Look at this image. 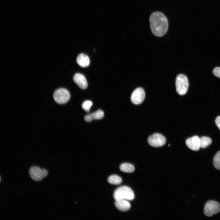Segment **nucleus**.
I'll return each mask as SVG.
<instances>
[{
	"label": "nucleus",
	"mask_w": 220,
	"mask_h": 220,
	"mask_svg": "<svg viewBox=\"0 0 220 220\" xmlns=\"http://www.w3.org/2000/svg\"><path fill=\"white\" fill-rule=\"evenodd\" d=\"M115 205L116 208L121 211H126L130 207V204L126 200L121 199L116 200Z\"/></svg>",
	"instance_id": "f8f14e48"
},
{
	"label": "nucleus",
	"mask_w": 220,
	"mask_h": 220,
	"mask_svg": "<svg viewBox=\"0 0 220 220\" xmlns=\"http://www.w3.org/2000/svg\"><path fill=\"white\" fill-rule=\"evenodd\" d=\"M104 112L101 110H98L90 114L86 115L84 117L85 120L89 122L94 119H100L104 117Z\"/></svg>",
	"instance_id": "9b49d317"
},
{
	"label": "nucleus",
	"mask_w": 220,
	"mask_h": 220,
	"mask_svg": "<svg viewBox=\"0 0 220 220\" xmlns=\"http://www.w3.org/2000/svg\"><path fill=\"white\" fill-rule=\"evenodd\" d=\"M212 142L211 139L207 137L204 136L200 138V147L204 148L210 145Z\"/></svg>",
	"instance_id": "dca6fc26"
},
{
	"label": "nucleus",
	"mask_w": 220,
	"mask_h": 220,
	"mask_svg": "<svg viewBox=\"0 0 220 220\" xmlns=\"http://www.w3.org/2000/svg\"><path fill=\"white\" fill-rule=\"evenodd\" d=\"M213 74L216 77L220 78V67H217L213 70Z\"/></svg>",
	"instance_id": "6ab92c4d"
},
{
	"label": "nucleus",
	"mask_w": 220,
	"mask_h": 220,
	"mask_svg": "<svg viewBox=\"0 0 220 220\" xmlns=\"http://www.w3.org/2000/svg\"><path fill=\"white\" fill-rule=\"evenodd\" d=\"M134 196L133 191L127 186H122L118 188L114 194V197L116 200L121 199L133 200Z\"/></svg>",
	"instance_id": "f03ea898"
},
{
	"label": "nucleus",
	"mask_w": 220,
	"mask_h": 220,
	"mask_svg": "<svg viewBox=\"0 0 220 220\" xmlns=\"http://www.w3.org/2000/svg\"><path fill=\"white\" fill-rule=\"evenodd\" d=\"M119 168L122 171L126 173H132L134 172L135 170L133 165L128 163L122 164L120 166Z\"/></svg>",
	"instance_id": "4468645a"
},
{
	"label": "nucleus",
	"mask_w": 220,
	"mask_h": 220,
	"mask_svg": "<svg viewBox=\"0 0 220 220\" xmlns=\"http://www.w3.org/2000/svg\"><path fill=\"white\" fill-rule=\"evenodd\" d=\"M92 102L90 100L84 101L82 104V108L85 111L88 112L92 105Z\"/></svg>",
	"instance_id": "a211bd4d"
},
{
	"label": "nucleus",
	"mask_w": 220,
	"mask_h": 220,
	"mask_svg": "<svg viewBox=\"0 0 220 220\" xmlns=\"http://www.w3.org/2000/svg\"><path fill=\"white\" fill-rule=\"evenodd\" d=\"M76 62L78 64L83 68L88 66L90 64L89 57L84 53L80 54L77 56Z\"/></svg>",
	"instance_id": "ddd939ff"
},
{
	"label": "nucleus",
	"mask_w": 220,
	"mask_h": 220,
	"mask_svg": "<svg viewBox=\"0 0 220 220\" xmlns=\"http://www.w3.org/2000/svg\"><path fill=\"white\" fill-rule=\"evenodd\" d=\"M204 211L205 215L208 217L211 216L220 211V204L215 201H208L205 205Z\"/></svg>",
	"instance_id": "423d86ee"
},
{
	"label": "nucleus",
	"mask_w": 220,
	"mask_h": 220,
	"mask_svg": "<svg viewBox=\"0 0 220 220\" xmlns=\"http://www.w3.org/2000/svg\"><path fill=\"white\" fill-rule=\"evenodd\" d=\"M149 23L152 32L156 36H163L167 31L168 20L165 15L161 12L158 11L153 12L150 16Z\"/></svg>",
	"instance_id": "f257e3e1"
},
{
	"label": "nucleus",
	"mask_w": 220,
	"mask_h": 220,
	"mask_svg": "<svg viewBox=\"0 0 220 220\" xmlns=\"http://www.w3.org/2000/svg\"><path fill=\"white\" fill-rule=\"evenodd\" d=\"M175 86L176 91L179 94L183 95L185 94L189 87L187 77L182 74L178 75L176 79Z\"/></svg>",
	"instance_id": "7ed1b4c3"
},
{
	"label": "nucleus",
	"mask_w": 220,
	"mask_h": 220,
	"mask_svg": "<svg viewBox=\"0 0 220 220\" xmlns=\"http://www.w3.org/2000/svg\"><path fill=\"white\" fill-rule=\"evenodd\" d=\"M29 174L32 180L40 181L48 174L47 170L45 169H41L37 166L31 167L29 170Z\"/></svg>",
	"instance_id": "39448f33"
},
{
	"label": "nucleus",
	"mask_w": 220,
	"mask_h": 220,
	"mask_svg": "<svg viewBox=\"0 0 220 220\" xmlns=\"http://www.w3.org/2000/svg\"><path fill=\"white\" fill-rule=\"evenodd\" d=\"M145 97V93L144 90L141 88H138L132 93L130 99L133 104L138 105L143 101Z\"/></svg>",
	"instance_id": "6e6552de"
},
{
	"label": "nucleus",
	"mask_w": 220,
	"mask_h": 220,
	"mask_svg": "<svg viewBox=\"0 0 220 220\" xmlns=\"http://www.w3.org/2000/svg\"><path fill=\"white\" fill-rule=\"evenodd\" d=\"M213 164L215 168L220 170V151H218L214 157Z\"/></svg>",
	"instance_id": "f3484780"
},
{
	"label": "nucleus",
	"mask_w": 220,
	"mask_h": 220,
	"mask_svg": "<svg viewBox=\"0 0 220 220\" xmlns=\"http://www.w3.org/2000/svg\"><path fill=\"white\" fill-rule=\"evenodd\" d=\"M149 145L154 147H160L164 145L166 142L165 137L159 133H155L150 136L148 139Z\"/></svg>",
	"instance_id": "0eeeda50"
},
{
	"label": "nucleus",
	"mask_w": 220,
	"mask_h": 220,
	"mask_svg": "<svg viewBox=\"0 0 220 220\" xmlns=\"http://www.w3.org/2000/svg\"><path fill=\"white\" fill-rule=\"evenodd\" d=\"M53 97L54 101L57 103L62 104L68 102L70 97L68 91L63 88H58L53 93Z\"/></svg>",
	"instance_id": "20e7f679"
},
{
	"label": "nucleus",
	"mask_w": 220,
	"mask_h": 220,
	"mask_svg": "<svg viewBox=\"0 0 220 220\" xmlns=\"http://www.w3.org/2000/svg\"><path fill=\"white\" fill-rule=\"evenodd\" d=\"M108 181L110 184L116 185L119 184L122 182L121 178L116 175H113L110 176L108 178Z\"/></svg>",
	"instance_id": "2eb2a0df"
},
{
	"label": "nucleus",
	"mask_w": 220,
	"mask_h": 220,
	"mask_svg": "<svg viewBox=\"0 0 220 220\" xmlns=\"http://www.w3.org/2000/svg\"><path fill=\"white\" fill-rule=\"evenodd\" d=\"M73 80L80 88L85 89L87 87V82L86 78L82 74L79 73L75 74L73 77Z\"/></svg>",
	"instance_id": "9d476101"
},
{
	"label": "nucleus",
	"mask_w": 220,
	"mask_h": 220,
	"mask_svg": "<svg viewBox=\"0 0 220 220\" xmlns=\"http://www.w3.org/2000/svg\"><path fill=\"white\" fill-rule=\"evenodd\" d=\"M215 123L217 126L220 130V116L216 118L215 120Z\"/></svg>",
	"instance_id": "aec40b11"
},
{
	"label": "nucleus",
	"mask_w": 220,
	"mask_h": 220,
	"mask_svg": "<svg viewBox=\"0 0 220 220\" xmlns=\"http://www.w3.org/2000/svg\"><path fill=\"white\" fill-rule=\"evenodd\" d=\"M185 143L189 148L194 151H198L200 147V138L197 136L187 139Z\"/></svg>",
	"instance_id": "1a4fd4ad"
}]
</instances>
